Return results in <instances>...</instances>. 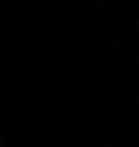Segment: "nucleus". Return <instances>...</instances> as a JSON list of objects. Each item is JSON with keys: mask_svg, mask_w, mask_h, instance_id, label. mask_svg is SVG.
<instances>
[]
</instances>
